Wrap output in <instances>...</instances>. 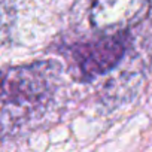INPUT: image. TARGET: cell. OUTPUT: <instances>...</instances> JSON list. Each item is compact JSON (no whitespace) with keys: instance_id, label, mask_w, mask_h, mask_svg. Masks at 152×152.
Wrapping results in <instances>:
<instances>
[{"instance_id":"7a4b0ae2","label":"cell","mask_w":152,"mask_h":152,"mask_svg":"<svg viewBox=\"0 0 152 152\" xmlns=\"http://www.w3.org/2000/svg\"><path fill=\"white\" fill-rule=\"evenodd\" d=\"M127 49V36H104L94 42L78 43L72 46L70 54L82 81H91L100 75L112 70L122 60Z\"/></svg>"},{"instance_id":"3957f363","label":"cell","mask_w":152,"mask_h":152,"mask_svg":"<svg viewBox=\"0 0 152 152\" xmlns=\"http://www.w3.org/2000/svg\"><path fill=\"white\" fill-rule=\"evenodd\" d=\"M151 6V0H93L90 21L106 36L122 34L145 21Z\"/></svg>"},{"instance_id":"6da1fadb","label":"cell","mask_w":152,"mask_h":152,"mask_svg":"<svg viewBox=\"0 0 152 152\" xmlns=\"http://www.w3.org/2000/svg\"><path fill=\"white\" fill-rule=\"evenodd\" d=\"M58 75L51 60L0 70V137L20 134L43 113Z\"/></svg>"}]
</instances>
